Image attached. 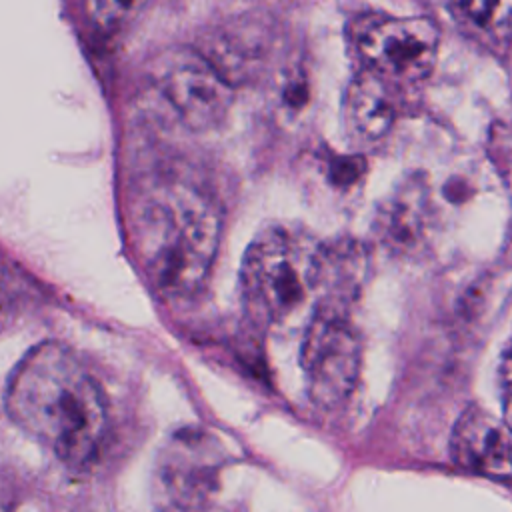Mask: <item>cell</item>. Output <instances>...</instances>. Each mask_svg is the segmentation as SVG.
<instances>
[{
  "label": "cell",
  "instance_id": "cell-13",
  "mask_svg": "<svg viewBox=\"0 0 512 512\" xmlns=\"http://www.w3.org/2000/svg\"><path fill=\"white\" fill-rule=\"evenodd\" d=\"M510 354L508 348L502 350V358H500V386H502V402L504 406L508 404V384H510Z\"/></svg>",
  "mask_w": 512,
  "mask_h": 512
},
{
  "label": "cell",
  "instance_id": "cell-12",
  "mask_svg": "<svg viewBox=\"0 0 512 512\" xmlns=\"http://www.w3.org/2000/svg\"><path fill=\"white\" fill-rule=\"evenodd\" d=\"M450 12L462 24V28L478 34L482 42L506 44L510 36L512 4L510 2H454Z\"/></svg>",
  "mask_w": 512,
  "mask_h": 512
},
{
  "label": "cell",
  "instance_id": "cell-7",
  "mask_svg": "<svg viewBox=\"0 0 512 512\" xmlns=\"http://www.w3.org/2000/svg\"><path fill=\"white\" fill-rule=\"evenodd\" d=\"M222 468V452L200 430H180L158 456L154 470L156 502L178 512L206 508L216 490Z\"/></svg>",
  "mask_w": 512,
  "mask_h": 512
},
{
  "label": "cell",
  "instance_id": "cell-5",
  "mask_svg": "<svg viewBox=\"0 0 512 512\" xmlns=\"http://www.w3.org/2000/svg\"><path fill=\"white\" fill-rule=\"evenodd\" d=\"M150 76L184 124L210 130L226 118L234 88L224 72L198 48L170 46L156 54Z\"/></svg>",
  "mask_w": 512,
  "mask_h": 512
},
{
  "label": "cell",
  "instance_id": "cell-10",
  "mask_svg": "<svg viewBox=\"0 0 512 512\" xmlns=\"http://www.w3.org/2000/svg\"><path fill=\"white\" fill-rule=\"evenodd\" d=\"M370 270L366 248L354 238L318 242L314 294L318 306L346 312V306L360 294Z\"/></svg>",
  "mask_w": 512,
  "mask_h": 512
},
{
  "label": "cell",
  "instance_id": "cell-8",
  "mask_svg": "<svg viewBox=\"0 0 512 512\" xmlns=\"http://www.w3.org/2000/svg\"><path fill=\"white\" fill-rule=\"evenodd\" d=\"M432 230V202L426 180L412 176L386 196L374 216L378 240L396 256H418Z\"/></svg>",
  "mask_w": 512,
  "mask_h": 512
},
{
  "label": "cell",
  "instance_id": "cell-6",
  "mask_svg": "<svg viewBox=\"0 0 512 512\" xmlns=\"http://www.w3.org/2000/svg\"><path fill=\"white\" fill-rule=\"evenodd\" d=\"M362 362V342L348 312L316 306L300 348L308 394L320 408H336L352 394Z\"/></svg>",
  "mask_w": 512,
  "mask_h": 512
},
{
  "label": "cell",
  "instance_id": "cell-9",
  "mask_svg": "<svg viewBox=\"0 0 512 512\" xmlns=\"http://www.w3.org/2000/svg\"><path fill=\"white\" fill-rule=\"evenodd\" d=\"M454 462L474 474L506 482L510 478L508 426L480 406L466 408L450 438Z\"/></svg>",
  "mask_w": 512,
  "mask_h": 512
},
{
  "label": "cell",
  "instance_id": "cell-3",
  "mask_svg": "<svg viewBox=\"0 0 512 512\" xmlns=\"http://www.w3.org/2000/svg\"><path fill=\"white\" fill-rule=\"evenodd\" d=\"M316 246L284 226H268L254 236L240 266V296L254 324H280L314 294Z\"/></svg>",
  "mask_w": 512,
  "mask_h": 512
},
{
  "label": "cell",
  "instance_id": "cell-11",
  "mask_svg": "<svg viewBox=\"0 0 512 512\" xmlns=\"http://www.w3.org/2000/svg\"><path fill=\"white\" fill-rule=\"evenodd\" d=\"M342 116L346 132L356 142H378L394 124V88L370 70L360 68L348 82Z\"/></svg>",
  "mask_w": 512,
  "mask_h": 512
},
{
  "label": "cell",
  "instance_id": "cell-2",
  "mask_svg": "<svg viewBox=\"0 0 512 512\" xmlns=\"http://www.w3.org/2000/svg\"><path fill=\"white\" fill-rule=\"evenodd\" d=\"M132 236L154 288L168 298H190L204 286L216 260L222 212L194 184L158 182L136 198Z\"/></svg>",
  "mask_w": 512,
  "mask_h": 512
},
{
  "label": "cell",
  "instance_id": "cell-1",
  "mask_svg": "<svg viewBox=\"0 0 512 512\" xmlns=\"http://www.w3.org/2000/svg\"><path fill=\"white\" fill-rule=\"evenodd\" d=\"M6 412L60 462L82 468L100 452L108 432L106 398L80 358L60 342H40L14 366Z\"/></svg>",
  "mask_w": 512,
  "mask_h": 512
},
{
  "label": "cell",
  "instance_id": "cell-4",
  "mask_svg": "<svg viewBox=\"0 0 512 512\" xmlns=\"http://www.w3.org/2000/svg\"><path fill=\"white\" fill-rule=\"evenodd\" d=\"M352 42L362 68L392 88L414 86L436 64L440 30L426 16H368L354 24Z\"/></svg>",
  "mask_w": 512,
  "mask_h": 512
}]
</instances>
